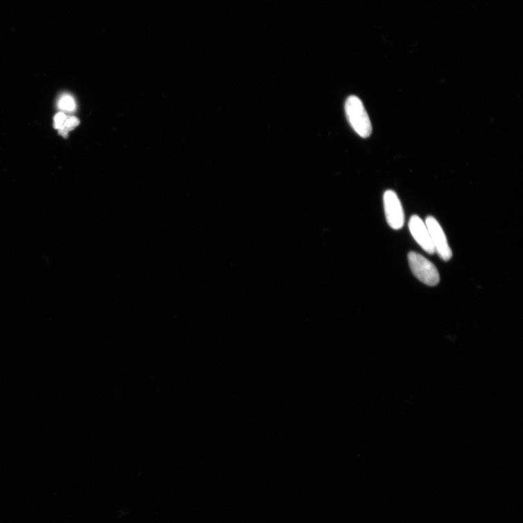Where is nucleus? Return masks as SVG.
<instances>
[{
  "mask_svg": "<svg viewBox=\"0 0 523 523\" xmlns=\"http://www.w3.org/2000/svg\"><path fill=\"white\" fill-rule=\"evenodd\" d=\"M346 113L349 123L357 135L366 139L373 132V126L363 102L351 95L346 102Z\"/></svg>",
  "mask_w": 523,
  "mask_h": 523,
  "instance_id": "1",
  "label": "nucleus"
},
{
  "mask_svg": "<svg viewBox=\"0 0 523 523\" xmlns=\"http://www.w3.org/2000/svg\"><path fill=\"white\" fill-rule=\"evenodd\" d=\"M408 258L411 271L420 282L430 286L438 284V270L430 260L415 252L409 253Z\"/></svg>",
  "mask_w": 523,
  "mask_h": 523,
  "instance_id": "2",
  "label": "nucleus"
},
{
  "mask_svg": "<svg viewBox=\"0 0 523 523\" xmlns=\"http://www.w3.org/2000/svg\"><path fill=\"white\" fill-rule=\"evenodd\" d=\"M384 208L385 216L390 227L399 230L404 225V212L400 199L396 193L388 190L384 195Z\"/></svg>",
  "mask_w": 523,
  "mask_h": 523,
  "instance_id": "3",
  "label": "nucleus"
},
{
  "mask_svg": "<svg viewBox=\"0 0 523 523\" xmlns=\"http://www.w3.org/2000/svg\"><path fill=\"white\" fill-rule=\"evenodd\" d=\"M425 224L428 228L435 252L440 258L448 261L452 257V251L442 227L432 216L426 217Z\"/></svg>",
  "mask_w": 523,
  "mask_h": 523,
  "instance_id": "4",
  "label": "nucleus"
},
{
  "mask_svg": "<svg viewBox=\"0 0 523 523\" xmlns=\"http://www.w3.org/2000/svg\"><path fill=\"white\" fill-rule=\"evenodd\" d=\"M411 235L422 249L430 255L435 253L428 227L417 215H413L408 224Z\"/></svg>",
  "mask_w": 523,
  "mask_h": 523,
  "instance_id": "5",
  "label": "nucleus"
},
{
  "mask_svg": "<svg viewBox=\"0 0 523 523\" xmlns=\"http://www.w3.org/2000/svg\"><path fill=\"white\" fill-rule=\"evenodd\" d=\"M58 106L61 111L72 112L76 109V102L70 95H63L60 99Z\"/></svg>",
  "mask_w": 523,
  "mask_h": 523,
  "instance_id": "6",
  "label": "nucleus"
},
{
  "mask_svg": "<svg viewBox=\"0 0 523 523\" xmlns=\"http://www.w3.org/2000/svg\"><path fill=\"white\" fill-rule=\"evenodd\" d=\"M80 121L75 117H67L64 126L59 130V135L67 137L68 132L74 130L79 125Z\"/></svg>",
  "mask_w": 523,
  "mask_h": 523,
  "instance_id": "7",
  "label": "nucleus"
},
{
  "mask_svg": "<svg viewBox=\"0 0 523 523\" xmlns=\"http://www.w3.org/2000/svg\"><path fill=\"white\" fill-rule=\"evenodd\" d=\"M66 115L63 112H59L54 117V128L57 130H61L65 125Z\"/></svg>",
  "mask_w": 523,
  "mask_h": 523,
  "instance_id": "8",
  "label": "nucleus"
}]
</instances>
